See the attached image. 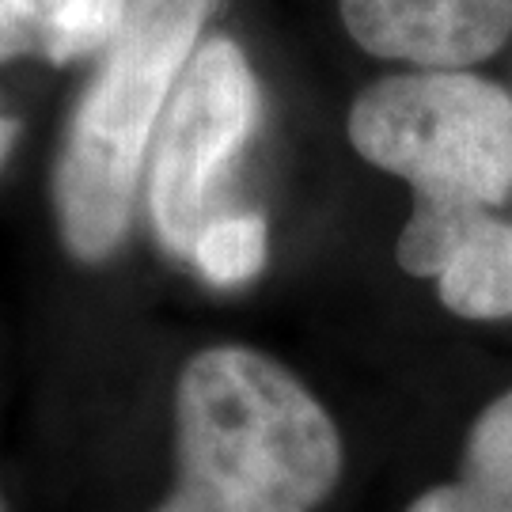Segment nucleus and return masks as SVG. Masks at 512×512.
<instances>
[{"mask_svg":"<svg viewBox=\"0 0 512 512\" xmlns=\"http://www.w3.org/2000/svg\"><path fill=\"white\" fill-rule=\"evenodd\" d=\"M179 482L152 512H315L342 478L323 403L274 357L213 346L175 387Z\"/></svg>","mask_w":512,"mask_h":512,"instance_id":"f257e3e1","label":"nucleus"},{"mask_svg":"<svg viewBox=\"0 0 512 512\" xmlns=\"http://www.w3.org/2000/svg\"><path fill=\"white\" fill-rule=\"evenodd\" d=\"M213 8L217 0H129L54 164L57 236L76 262L99 266L126 243L152 133Z\"/></svg>","mask_w":512,"mask_h":512,"instance_id":"f03ea898","label":"nucleus"},{"mask_svg":"<svg viewBox=\"0 0 512 512\" xmlns=\"http://www.w3.org/2000/svg\"><path fill=\"white\" fill-rule=\"evenodd\" d=\"M349 141L414 190L399 262L440 232L512 194V95L467 69H414L368 84L349 110Z\"/></svg>","mask_w":512,"mask_h":512,"instance_id":"7ed1b4c3","label":"nucleus"},{"mask_svg":"<svg viewBox=\"0 0 512 512\" xmlns=\"http://www.w3.org/2000/svg\"><path fill=\"white\" fill-rule=\"evenodd\" d=\"M258 126V80L232 38L202 42L148 148V213L160 247L186 258L213 202L220 175L232 167Z\"/></svg>","mask_w":512,"mask_h":512,"instance_id":"20e7f679","label":"nucleus"},{"mask_svg":"<svg viewBox=\"0 0 512 512\" xmlns=\"http://www.w3.org/2000/svg\"><path fill=\"white\" fill-rule=\"evenodd\" d=\"M353 42L384 61L467 69L512 35V0H342Z\"/></svg>","mask_w":512,"mask_h":512,"instance_id":"39448f33","label":"nucleus"},{"mask_svg":"<svg viewBox=\"0 0 512 512\" xmlns=\"http://www.w3.org/2000/svg\"><path fill=\"white\" fill-rule=\"evenodd\" d=\"M418 277L437 281L440 304L463 319L512 315V224L494 209L456 220L418 262Z\"/></svg>","mask_w":512,"mask_h":512,"instance_id":"423d86ee","label":"nucleus"},{"mask_svg":"<svg viewBox=\"0 0 512 512\" xmlns=\"http://www.w3.org/2000/svg\"><path fill=\"white\" fill-rule=\"evenodd\" d=\"M126 12L129 0H0V65L19 57L73 65L103 54Z\"/></svg>","mask_w":512,"mask_h":512,"instance_id":"0eeeda50","label":"nucleus"},{"mask_svg":"<svg viewBox=\"0 0 512 512\" xmlns=\"http://www.w3.org/2000/svg\"><path fill=\"white\" fill-rule=\"evenodd\" d=\"M406 512H512V387L475 418L452 482H440Z\"/></svg>","mask_w":512,"mask_h":512,"instance_id":"6e6552de","label":"nucleus"},{"mask_svg":"<svg viewBox=\"0 0 512 512\" xmlns=\"http://www.w3.org/2000/svg\"><path fill=\"white\" fill-rule=\"evenodd\" d=\"M186 258L217 289L243 285L266 266V220L258 213H217L202 224Z\"/></svg>","mask_w":512,"mask_h":512,"instance_id":"1a4fd4ad","label":"nucleus"},{"mask_svg":"<svg viewBox=\"0 0 512 512\" xmlns=\"http://www.w3.org/2000/svg\"><path fill=\"white\" fill-rule=\"evenodd\" d=\"M16 137H19V122L0 107V167L8 164V156H12V148H16Z\"/></svg>","mask_w":512,"mask_h":512,"instance_id":"9d476101","label":"nucleus"},{"mask_svg":"<svg viewBox=\"0 0 512 512\" xmlns=\"http://www.w3.org/2000/svg\"><path fill=\"white\" fill-rule=\"evenodd\" d=\"M0 512H8V501H4V494H0Z\"/></svg>","mask_w":512,"mask_h":512,"instance_id":"9b49d317","label":"nucleus"}]
</instances>
